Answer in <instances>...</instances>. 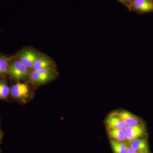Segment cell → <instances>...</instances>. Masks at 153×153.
Instances as JSON below:
<instances>
[{"label": "cell", "instance_id": "cell-13", "mask_svg": "<svg viewBox=\"0 0 153 153\" xmlns=\"http://www.w3.org/2000/svg\"><path fill=\"white\" fill-rule=\"evenodd\" d=\"M12 57L0 55V76L7 74Z\"/></svg>", "mask_w": 153, "mask_h": 153}, {"label": "cell", "instance_id": "cell-18", "mask_svg": "<svg viewBox=\"0 0 153 153\" xmlns=\"http://www.w3.org/2000/svg\"><path fill=\"white\" fill-rule=\"evenodd\" d=\"M1 134L0 132V141H1Z\"/></svg>", "mask_w": 153, "mask_h": 153}, {"label": "cell", "instance_id": "cell-11", "mask_svg": "<svg viewBox=\"0 0 153 153\" xmlns=\"http://www.w3.org/2000/svg\"><path fill=\"white\" fill-rule=\"evenodd\" d=\"M108 133L110 139L119 142H124L126 140L125 131L124 130L119 129H108Z\"/></svg>", "mask_w": 153, "mask_h": 153}, {"label": "cell", "instance_id": "cell-17", "mask_svg": "<svg viewBox=\"0 0 153 153\" xmlns=\"http://www.w3.org/2000/svg\"><path fill=\"white\" fill-rule=\"evenodd\" d=\"M119 1H121L122 2H126L128 1V0H119Z\"/></svg>", "mask_w": 153, "mask_h": 153}, {"label": "cell", "instance_id": "cell-14", "mask_svg": "<svg viewBox=\"0 0 153 153\" xmlns=\"http://www.w3.org/2000/svg\"><path fill=\"white\" fill-rule=\"evenodd\" d=\"M10 88L8 86L5 81H0V99H6L10 94Z\"/></svg>", "mask_w": 153, "mask_h": 153}, {"label": "cell", "instance_id": "cell-2", "mask_svg": "<svg viewBox=\"0 0 153 153\" xmlns=\"http://www.w3.org/2000/svg\"><path fill=\"white\" fill-rule=\"evenodd\" d=\"M29 69L18 59L12 58L10 63L7 74L17 81L23 80L29 77Z\"/></svg>", "mask_w": 153, "mask_h": 153}, {"label": "cell", "instance_id": "cell-10", "mask_svg": "<svg viewBox=\"0 0 153 153\" xmlns=\"http://www.w3.org/2000/svg\"><path fill=\"white\" fill-rule=\"evenodd\" d=\"M130 146L138 152H149L147 141L145 139L139 138L130 143Z\"/></svg>", "mask_w": 153, "mask_h": 153}, {"label": "cell", "instance_id": "cell-15", "mask_svg": "<svg viewBox=\"0 0 153 153\" xmlns=\"http://www.w3.org/2000/svg\"><path fill=\"white\" fill-rule=\"evenodd\" d=\"M127 153H138V152L132 149L130 146H128Z\"/></svg>", "mask_w": 153, "mask_h": 153}, {"label": "cell", "instance_id": "cell-8", "mask_svg": "<svg viewBox=\"0 0 153 153\" xmlns=\"http://www.w3.org/2000/svg\"><path fill=\"white\" fill-rule=\"evenodd\" d=\"M105 123L108 129H119L125 130L127 126L120 118L114 114L107 118Z\"/></svg>", "mask_w": 153, "mask_h": 153}, {"label": "cell", "instance_id": "cell-16", "mask_svg": "<svg viewBox=\"0 0 153 153\" xmlns=\"http://www.w3.org/2000/svg\"><path fill=\"white\" fill-rule=\"evenodd\" d=\"M138 153H149V152H138Z\"/></svg>", "mask_w": 153, "mask_h": 153}, {"label": "cell", "instance_id": "cell-6", "mask_svg": "<svg viewBox=\"0 0 153 153\" xmlns=\"http://www.w3.org/2000/svg\"><path fill=\"white\" fill-rule=\"evenodd\" d=\"M125 131L126 140L129 143L141 137L145 134L143 126H127Z\"/></svg>", "mask_w": 153, "mask_h": 153}, {"label": "cell", "instance_id": "cell-9", "mask_svg": "<svg viewBox=\"0 0 153 153\" xmlns=\"http://www.w3.org/2000/svg\"><path fill=\"white\" fill-rule=\"evenodd\" d=\"M53 68H54V65L52 61L48 57L41 55L35 63L33 70L36 71L41 69Z\"/></svg>", "mask_w": 153, "mask_h": 153}, {"label": "cell", "instance_id": "cell-7", "mask_svg": "<svg viewBox=\"0 0 153 153\" xmlns=\"http://www.w3.org/2000/svg\"><path fill=\"white\" fill-rule=\"evenodd\" d=\"M132 4L134 9L140 13L153 12L152 0H134Z\"/></svg>", "mask_w": 153, "mask_h": 153}, {"label": "cell", "instance_id": "cell-12", "mask_svg": "<svg viewBox=\"0 0 153 153\" xmlns=\"http://www.w3.org/2000/svg\"><path fill=\"white\" fill-rule=\"evenodd\" d=\"M110 144L114 153H127L128 146L124 142L110 139Z\"/></svg>", "mask_w": 153, "mask_h": 153}, {"label": "cell", "instance_id": "cell-1", "mask_svg": "<svg viewBox=\"0 0 153 153\" xmlns=\"http://www.w3.org/2000/svg\"><path fill=\"white\" fill-rule=\"evenodd\" d=\"M57 74L54 68L33 71L29 75V82L36 86L43 85L55 79Z\"/></svg>", "mask_w": 153, "mask_h": 153}, {"label": "cell", "instance_id": "cell-5", "mask_svg": "<svg viewBox=\"0 0 153 153\" xmlns=\"http://www.w3.org/2000/svg\"><path fill=\"white\" fill-rule=\"evenodd\" d=\"M114 114L120 118L127 126H143L140 120L136 116L128 111L122 110L114 113Z\"/></svg>", "mask_w": 153, "mask_h": 153}, {"label": "cell", "instance_id": "cell-3", "mask_svg": "<svg viewBox=\"0 0 153 153\" xmlns=\"http://www.w3.org/2000/svg\"><path fill=\"white\" fill-rule=\"evenodd\" d=\"M10 93L13 98L24 103L27 102L31 95L29 86L25 83L20 82H18L11 87Z\"/></svg>", "mask_w": 153, "mask_h": 153}, {"label": "cell", "instance_id": "cell-4", "mask_svg": "<svg viewBox=\"0 0 153 153\" xmlns=\"http://www.w3.org/2000/svg\"><path fill=\"white\" fill-rule=\"evenodd\" d=\"M41 56L32 50H25L19 52L17 58L29 69H33L36 61Z\"/></svg>", "mask_w": 153, "mask_h": 153}]
</instances>
